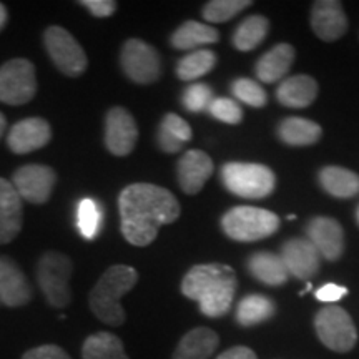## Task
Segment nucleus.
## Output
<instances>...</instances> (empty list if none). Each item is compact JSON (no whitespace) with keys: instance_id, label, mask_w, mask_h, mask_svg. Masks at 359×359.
Returning <instances> with one entry per match:
<instances>
[{"instance_id":"f257e3e1","label":"nucleus","mask_w":359,"mask_h":359,"mask_svg":"<svg viewBox=\"0 0 359 359\" xmlns=\"http://www.w3.org/2000/svg\"><path fill=\"white\" fill-rule=\"evenodd\" d=\"M125 240L133 246L154 243L165 224L175 223L180 217L177 196L167 188L154 183H133L118 196Z\"/></svg>"},{"instance_id":"f03ea898","label":"nucleus","mask_w":359,"mask_h":359,"mask_svg":"<svg viewBox=\"0 0 359 359\" xmlns=\"http://www.w3.org/2000/svg\"><path fill=\"white\" fill-rule=\"evenodd\" d=\"M235 269L222 263L196 264L183 276L182 293L198 303L206 318H222L231 309L236 294Z\"/></svg>"},{"instance_id":"7ed1b4c3","label":"nucleus","mask_w":359,"mask_h":359,"mask_svg":"<svg viewBox=\"0 0 359 359\" xmlns=\"http://www.w3.org/2000/svg\"><path fill=\"white\" fill-rule=\"evenodd\" d=\"M137 281V269L127 264H115L107 269L88 296L90 309L97 320L109 326H122L127 320L122 298L135 288Z\"/></svg>"},{"instance_id":"20e7f679","label":"nucleus","mask_w":359,"mask_h":359,"mask_svg":"<svg viewBox=\"0 0 359 359\" xmlns=\"http://www.w3.org/2000/svg\"><path fill=\"white\" fill-rule=\"evenodd\" d=\"M223 187L240 198L262 200L271 195L276 187V177L271 168L259 163L231 161L222 168Z\"/></svg>"},{"instance_id":"39448f33","label":"nucleus","mask_w":359,"mask_h":359,"mask_svg":"<svg viewBox=\"0 0 359 359\" xmlns=\"http://www.w3.org/2000/svg\"><path fill=\"white\" fill-rule=\"evenodd\" d=\"M222 228L231 240L250 243L275 235L280 228V218L258 206H235L223 215Z\"/></svg>"},{"instance_id":"423d86ee","label":"nucleus","mask_w":359,"mask_h":359,"mask_svg":"<svg viewBox=\"0 0 359 359\" xmlns=\"http://www.w3.org/2000/svg\"><path fill=\"white\" fill-rule=\"evenodd\" d=\"M74 275V264L70 258L58 251H47L37 263V281L45 302L52 308L62 309L72 303L70 278Z\"/></svg>"},{"instance_id":"0eeeda50","label":"nucleus","mask_w":359,"mask_h":359,"mask_svg":"<svg viewBox=\"0 0 359 359\" xmlns=\"http://www.w3.org/2000/svg\"><path fill=\"white\" fill-rule=\"evenodd\" d=\"M314 331L327 349L348 353L356 346L358 331L346 309L327 304L314 316Z\"/></svg>"},{"instance_id":"6e6552de","label":"nucleus","mask_w":359,"mask_h":359,"mask_svg":"<svg viewBox=\"0 0 359 359\" xmlns=\"http://www.w3.org/2000/svg\"><path fill=\"white\" fill-rule=\"evenodd\" d=\"M43 43L53 65L67 77H80L87 70V53L69 30L58 25L48 27L43 34Z\"/></svg>"},{"instance_id":"1a4fd4ad","label":"nucleus","mask_w":359,"mask_h":359,"mask_svg":"<svg viewBox=\"0 0 359 359\" xmlns=\"http://www.w3.org/2000/svg\"><path fill=\"white\" fill-rule=\"evenodd\" d=\"M37 93L35 67L27 58H12L0 67V102L25 105Z\"/></svg>"},{"instance_id":"9d476101","label":"nucleus","mask_w":359,"mask_h":359,"mask_svg":"<svg viewBox=\"0 0 359 359\" xmlns=\"http://www.w3.org/2000/svg\"><path fill=\"white\" fill-rule=\"evenodd\" d=\"M120 64L125 75L138 85L154 83L161 75L158 52L140 39H130L125 42L120 53Z\"/></svg>"},{"instance_id":"9b49d317","label":"nucleus","mask_w":359,"mask_h":359,"mask_svg":"<svg viewBox=\"0 0 359 359\" xmlns=\"http://www.w3.org/2000/svg\"><path fill=\"white\" fill-rule=\"evenodd\" d=\"M57 175L47 165H24L15 170L12 177V185L15 188L22 201L32 205H43L50 200Z\"/></svg>"},{"instance_id":"f8f14e48","label":"nucleus","mask_w":359,"mask_h":359,"mask_svg":"<svg viewBox=\"0 0 359 359\" xmlns=\"http://www.w3.org/2000/svg\"><path fill=\"white\" fill-rule=\"evenodd\" d=\"M138 140V127L135 118L123 107H114L105 116V145L115 156H127L133 151Z\"/></svg>"},{"instance_id":"ddd939ff","label":"nucleus","mask_w":359,"mask_h":359,"mask_svg":"<svg viewBox=\"0 0 359 359\" xmlns=\"http://www.w3.org/2000/svg\"><path fill=\"white\" fill-rule=\"evenodd\" d=\"M281 259L290 276L306 281L320 271L321 257L308 238H293L281 248Z\"/></svg>"},{"instance_id":"4468645a","label":"nucleus","mask_w":359,"mask_h":359,"mask_svg":"<svg viewBox=\"0 0 359 359\" xmlns=\"http://www.w3.org/2000/svg\"><path fill=\"white\" fill-rule=\"evenodd\" d=\"M306 236L320 257L327 262H338L344 251V231L338 219L316 217L308 223Z\"/></svg>"},{"instance_id":"2eb2a0df","label":"nucleus","mask_w":359,"mask_h":359,"mask_svg":"<svg viewBox=\"0 0 359 359\" xmlns=\"http://www.w3.org/2000/svg\"><path fill=\"white\" fill-rule=\"evenodd\" d=\"M34 290L19 264L8 257H0V304L20 308L32 302Z\"/></svg>"},{"instance_id":"dca6fc26","label":"nucleus","mask_w":359,"mask_h":359,"mask_svg":"<svg viewBox=\"0 0 359 359\" xmlns=\"http://www.w3.org/2000/svg\"><path fill=\"white\" fill-rule=\"evenodd\" d=\"M52 140V128L47 120L40 116L20 120L7 135V145L13 154L25 155L40 150Z\"/></svg>"},{"instance_id":"f3484780","label":"nucleus","mask_w":359,"mask_h":359,"mask_svg":"<svg viewBox=\"0 0 359 359\" xmlns=\"http://www.w3.org/2000/svg\"><path fill=\"white\" fill-rule=\"evenodd\" d=\"M311 27L314 34L325 42H334L348 30L346 13L338 0H320L313 4Z\"/></svg>"},{"instance_id":"a211bd4d","label":"nucleus","mask_w":359,"mask_h":359,"mask_svg":"<svg viewBox=\"0 0 359 359\" xmlns=\"http://www.w3.org/2000/svg\"><path fill=\"white\" fill-rule=\"evenodd\" d=\"M177 175L180 188L187 195H196L213 175V161L205 151L188 150L178 160Z\"/></svg>"},{"instance_id":"6ab92c4d","label":"nucleus","mask_w":359,"mask_h":359,"mask_svg":"<svg viewBox=\"0 0 359 359\" xmlns=\"http://www.w3.org/2000/svg\"><path fill=\"white\" fill-rule=\"evenodd\" d=\"M24 219V203L12 182L0 178V245L19 236Z\"/></svg>"},{"instance_id":"aec40b11","label":"nucleus","mask_w":359,"mask_h":359,"mask_svg":"<svg viewBox=\"0 0 359 359\" xmlns=\"http://www.w3.org/2000/svg\"><path fill=\"white\" fill-rule=\"evenodd\" d=\"M219 336L210 327H193L180 339L172 359H210L217 351Z\"/></svg>"},{"instance_id":"412c9836","label":"nucleus","mask_w":359,"mask_h":359,"mask_svg":"<svg viewBox=\"0 0 359 359\" xmlns=\"http://www.w3.org/2000/svg\"><path fill=\"white\" fill-rule=\"evenodd\" d=\"M318 83L309 75H294L283 80L276 88V98L288 109H306L316 100Z\"/></svg>"},{"instance_id":"4be33fe9","label":"nucleus","mask_w":359,"mask_h":359,"mask_svg":"<svg viewBox=\"0 0 359 359\" xmlns=\"http://www.w3.org/2000/svg\"><path fill=\"white\" fill-rule=\"evenodd\" d=\"M294 62V48L290 43H278L259 57L255 74L263 83H275L288 74Z\"/></svg>"},{"instance_id":"5701e85b","label":"nucleus","mask_w":359,"mask_h":359,"mask_svg":"<svg viewBox=\"0 0 359 359\" xmlns=\"http://www.w3.org/2000/svg\"><path fill=\"white\" fill-rule=\"evenodd\" d=\"M248 273L255 280L266 286H281L288 281L290 273L280 255L269 251H258L248 259Z\"/></svg>"},{"instance_id":"b1692460","label":"nucleus","mask_w":359,"mask_h":359,"mask_svg":"<svg viewBox=\"0 0 359 359\" xmlns=\"http://www.w3.org/2000/svg\"><path fill=\"white\" fill-rule=\"evenodd\" d=\"M323 130L316 122L302 116H288L278 125V137L291 147L314 145L321 138Z\"/></svg>"},{"instance_id":"393cba45","label":"nucleus","mask_w":359,"mask_h":359,"mask_svg":"<svg viewBox=\"0 0 359 359\" xmlns=\"http://www.w3.org/2000/svg\"><path fill=\"white\" fill-rule=\"evenodd\" d=\"M219 40V32L215 27L203 24V22L187 20L175 30L170 42L178 50H191L201 45L217 43Z\"/></svg>"},{"instance_id":"a878e982","label":"nucleus","mask_w":359,"mask_h":359,"mask_svg":"<svg viewBox=\"0 0 359 359\" xmlns=\"http://www.w3.org/2000/svg\"><path fill=\"white\" fill-rule=\"evenodd\" d=\"M320 185L334 198H354L359 195V175L343 167H325L320 172Z\"/></svg>"},{"instance_id":"bb28decb","label":"nucleus","mask_w":359,"mask_h":359,"mask_svg":"<svg viewBox=\"0 0 359 359\" xmlns=\"http://www.w3.org/2000/svg\"><path fill=\"white\" fill-rule=\"evenodd\" d=\"M276 313V304L264 294H248L238 303L236 323L243 327L257 326L271 320Z\"/></svg>"},{"instance_id":"cd10ccee","label":"nucleus","mask_w":359,"mask_h":359,"mask_svg":"<svg viewBox=\"0 0 359 359\" xmlns=\"http://www.w3.org/2000/svg\"><path fill=\"white\" fill-rule=\"evenodd\" d=\"M82 359H130L123 341L109 331L90 334L82 344Z\"/></svg>"},{"instance_id":"c85d7f7f","label":"nucleus","mask_w":359,"mask_h":359,"mask_svg":"<svg viewBox=\"0 0 359 359\" xmlns=\"http://www.w3.org/2000/svg\"><path fill=\"white\" fill-rule=\"evenodd\" d=\"M158 147L165 154H177L185 143L191 140V128L182 116L167 114L158 128Z\"/></svg>"},{"instance_id":"c756f323","label":"nucleus","mask_w":359,"mask_h":359,"mask_svg":"<svg viewBox=\"0 0 359 359\" xmlns=\"http://www.w3.org/2000/svg\"><path fill=\"white\" fill-rule=\"evenodd\" d=\"M269 30V22L263 15H251L236 27L233 34V45L236 50L250 52L257 48L266 39Z\"/></svg>"},{"instance_id":"7c9ffc66","label":"nucleus","mask_w":359,"mask_h":359,"mask_svg":"<svg viewBox=\"0 0 359 359\" xmlns=\"http://www.w3.org/2000/svg\"><path fill=\"white\" fill-rule=\"evenodd\" d=\"M217 65V53L208 48H200L183 57L177 65V75L183 82H193L210 74Z\"/></svg>"},{"instance_id":"2f4dec72","label":"nucleus","mask_w":359,"mask_h":359,"mask_svg":"<svg viewBox=\"0 0 359 359\" xmlns=\"http://www.w3.org/2000/svg\"><path fill=\"white\" fill-rule=\"evenodd\" d=\"M103 212L97 200L82 198L77 205V228L85 240H95L102 228Z\"/></svg>"},{"instance_id":"473e14b6","label":"nucleus","mask_w":359,"mask_h":359,"mask_svg":"<svg viewBox=\"0 0 359 359\" xmlns=\"http://www.w3.org/2000/svg\"><path fill=\"white\" fill-rule=\"evenodd\" d=\"M250 0H212L203 7V19L210 24H223L250 7Z\"/></svg>"},{"instance_id":"72a5a7b5","label":"nucleus","mask_w":359,"mask_h":359,"mask_svg":"<svg viewBox=\"0 0 359 359\" xmlns=\"http://www.w3.org/2000/svg\"><path fill=\"white\" fill-rule=\"evenodd\" d=\"M231 93L235 95L236 100L243 102L250 107H255V109H262L268 102V95L264 88L251 79H236L231 83Z\"/></svg>"},{"instance_id":"f704fd0d","label":"nucleus","mask_w":359,"mask_h":359,"mask_svg":"<svg viewBox=\"0 0 359 359\" xmlns=\"http://www.w3.org/2000/svg\"><path fill=\"white\" fill-rule=\"evenodd\" d=\"M213 98V90L206 83H193L185 88L182 95V103L190 114H200L210 109Z\"/></svg>"},{"instance_id":"c9c22d12","label":"nucleus","mask_w":359,"mask_h":359,"mask_svg":"<svg viewBox=\"0 0 359 359\" xmlns=\"http://www.w3.org/2000/svg\"><path fill=\"white\" fill-rule=\"evenodd\" d=\"M208 114L212 115L213 118L228 125H238L243 120V110H241V107L238 105L235 100L226 97L215 98L212 105H210Z\"/></svg>"},{"instance_id":"e433bc0d","label":"nucleus","mask_w":359,"mask_h":359,"mask_svg":"<svg viewBox=\"0 0 359 359\" xmlns=\"http://www.w3.org/2000/svg\"><path fill=\"white\" fill-rule=\"evenodd\" d=\"M22 359H72L70 354L57 344H42L24 353Z\"/></svg>"},{"instance_id":"4c0bfd02","label":"nucleus","mask_w":359,"mask_h":359,"mask_svg":"<svg viewBox=\"0 0 359 359\" xmlns=\"http://www.w3.org/2000/svg\"><path fill=\"white\" fill-rule=\"evenodd\" d=\"M80 6L87 8L92 15L98 17V19L114 15L116 11V2L114 0H80Z\"/></svg>"},{"instance_id":"58836bf2","label":"nucleus","mask_w":359,"mask_h":359,"mask_svg":"<svg viewBox=\"0 0 359 359\" xmlns=\"http://www.w3.org/2000/svg\"><path fill=\"white\" fill-rule=\"evenodd\" d=\"M346 294H348L346 286L334 285V283H326V285H323L321 288L316 290V293H314L318 302L331 303V304L339 302V299L344 298Z\"/></svg>"},{"instance_id":"ea45409f","label":"nucleus","mask_w":359,"mask_h":359,"mask_svg":"<svg viewBox=\"0 0 359 359\" xmlns=\"http://www.w3.org/2000/svg\"><path fill=\"white\" fill-rule=\"evenodd\" d=\"M217 359H258L253 349L246 346H235L226 349V351L219 354Z\"/></svg>"},{"instance_id":"a19ab883","label":"nucleus","mask_w":359,"mask_h":359,"mask_svg":"<svg viewBox=\"0 0 359 359\" xmlns=\"http://www.w3.org/2000/svg\"><path fill=\"white\" fill-rule=\"evenodd\" d=\"M6 22H7V8L4 7V4H0V30L4 29Z\"/></svg>"},{"instance_id":"79ce46f5","label":"nucleus","mask_w":359,"mask_h":359,"mask_svg":"<svg viewBox=\"0 0 359 359\" xmlns=\"http://www.w3.org/2000/svg\"><path fill=\"white\" fill-rule=\"evenodd\" d=\"M6 128H7V120H6V116L0 114V138H2V135H4V132H6Z\"/></svg>"},{"instance_id":"37998d69","label":"nucleus","mask_w":359,"mask_h":359,"mask_svg":"<svg viewBox=\"0 0 359 359\" xmlns=\"http://www.w3.org/2000/svg\"><path fill=\"white\" fill-rule=\"evenodd\" d=\"M358 222H359V208H358Z\"/></svg>"}]
</instances>
